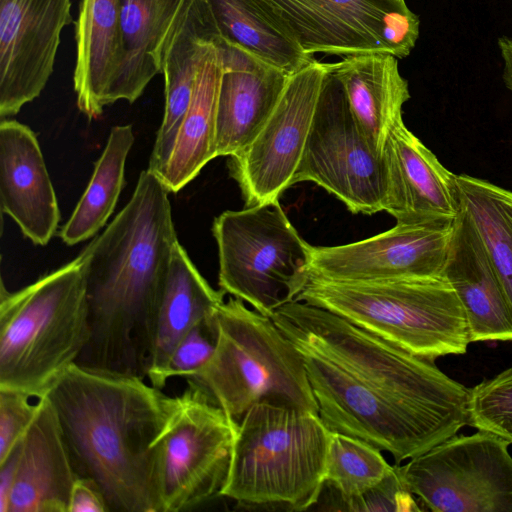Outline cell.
I'll list each match as a JSON object with an SVG mask.
<instances>
[{
    "instance_id": "1",
    "label": "cell",
    "mask_w": 512,
    "mask_h": 512,
    "mask_svg": "<svg viewBox=\"0 0 512 512\" xmlns=\"http://www.w3.org/2000/svg\"><path fill=\"white\" fill-rule=\"evenodd\" d=\"M272 320L303 359L318 415L396 465L467 425L469 389L434 363L321 307L292 300Z\"/></svg>"
},
{
    "instance_id": "2",
    "label": "cell",
    "mask_w": 512,
    "mask_h": 512,
    "mask_svg": "<svg viewBox=\"0 0 512 512\" xmlns=\"http://www.w3.org/2000/svg\"><path fill=\"white\" fill-rule=\"evenodd\" d=\"M169 191L149 169L105 230L82 251L90 336L75 363L147 378L156 317L178 240Z\"/></svg>"
},
{
    "instance_id": "3",
    "label": "cell",
    "mask_w": 512,
    "mask_h": 512,
    "mask_svg": "<svg viewBox=\"0 0 512 512\" xmlns=\"http://www.w3.org/2000/svg\"><path fill=\"white\" fill-rule=\"evenodd\" d=\"M77 477L95 481L110 511L162 512V437L177 405L144 379L73 364L46 395Z\"/></svg>"
},
{
    "instance_id": "4",
    "label": "cell",
    "mask_w": 512,
    "mask_h": 512,
    "mask_svg": "<svg viewBox=\"0 0 512 512\" xmlns=\"http://www.w3.org/2000/svg\"><path fill=\"white\" fill-rule=\"evenodd\" d=\"M90 336L84 255L32 284L0 292V389L40 399Z\"/></svg>"
},
{
    "instance_id": "5",
    "label": "cell",
    "mask_w": 512,
    "mask_h": 512,
    "mask_svg": "<svg viewBox=\"0 0 512 512\" xmlns=\"http://www.w3.org/2000/svg\"><path fill=\"white\" fill-rule=\"evenodd\" d=\"M331 432L317 413L254 404L236 425L220 496L248 509L308 510L325 486Z\"/></svg>"
},
{
    "instance_id": "6",
    "label": "cell",
    "mask_w": 512,
    "mask_h": 512,
    "mask_svg": "<svg viewBox=\"0 0 512 512\" xmlns=\"http://www.w3.org/2000/svg\"><path fill=\"white\" fill-rule=\"evenodd\" d=\"M213 355L187 378L237 425L257 403L318 414L301 354L271 317L230 297L214 313Z\"/></svg>"
},
{
    "instance_id": "7",
    "label": "cell",
    "mask_w": 512,
    "mask_h": 512,
    "mask_svg": "<svg viewBox=\"0 0 512 512\" xmlns=\"http://www.w3.org/2000/svg\"><path fill=\"white\" fill-rule=\"evenodd\" d=\"M294 300L329 310L433 361L464 354L471 343L465 310L444 276L358 282L310 276Z\"/></svg>"
},
{
    "instance_id": "8",
    "label": "cell",
    "mask_w": 512,
    "mask_h": 512,
    "mask_svg": "<svg viewBox=\"0 0 512 512\" xmlns=\"http://www.w3.org/2000/svg\"><path fill=\"white\" fill-rule=\"evenodd\" d=\"M219 286L271 317L296 298L310 277L313 246L289 221L279 201L228 210L215 218Z\"/></svg>"
},
{
    "instance_id": "9",
    "label": "cell",
    "mask_w": 512,
    "mask_h": 512,
    "mask_svg": "<svg viewBox=\"0 0 512 512\" xmlns=\"http://www.w3.org/2000/svg\"><path fill=\"white\" fill-rule=\"evenodd\" d=\"M307 54L408 56L420 21L404 0H254Z\"/></svg>"
},
{
    "instance_id": "10",
    "label": "cell",
    "mask_w": 512,
    "mask_h": 512,
    "mask_svg": "<svg viewBox=\"0 0 512 512\" xmlns=\"http://www.w3.org/2000/svg\"><path fill=\"white\" fill-rule=\"evenodd\" d=\"M509 445L486 431L454 435L395 469L432 511L512 512Z\"/></svg>"
},
{
    "instance_id": "11",
    "label": "cell",
    "mask_w": 512,
    "mask_h": 512,
    "mask_svg": "<svg viewBox=\"0 0 512 512\" xmlns=\"http://www.w3.org/2000/svg\"><path fill=\"white\" fill-rule=\"evenodd\" d=\"M311 181L341 200L352 213L384 210L383 157L368 143L350 110L344 89L327 63L305 149L293 184Z\"/></svg>"
},
{
    "instance_id": "12",
    "label": "cell",
    "mask_w": 512,
    "mask_h": 512,
    "mask_svg": "<svg viewBox=\"0 0 512 512\" xmlns=\"http://www.w3.org/2000/svg\"><path fill=\"white\" fill-rule=\"evenodd\" d=\"M188 383L162 437V512L189 510L220 496L229 473L236 424Z\"/></svg>"
},
{
    "instance_id": "13",
    "label": "cell",
    "mask_w": 512,
    "mask_h": 512,
    "mask_svg": "<svg viewBox=\"0 0 512 512\" xmlns=\"http://www.w3.org/2000/svg\"><path fill=\"white\" fill-rule=\"evenodd\" d=\"M326 71L327 63L315 59L290 75L258 135L230 157V174L238 183L246 206L276 201L293 185Z\"/></svg>"
},
{
    "instance_id": "14",
    "label": "cell",
    "mask_w": 512,
    "mask_h": 512,
    "mask_svg": "<svg viewBox=\"0 0 512 512\" xmlns=\"http://www.w3.org/2000/svg\"><path fill=\"white\" fill-rule=\"evenodd\" d=\"M454 221L397 223L361 241L313 246L310 276L345 282L443 276Z\"/></svg>"
},
{
    "instance_id": "15",
    "label": "cell",
    "mask_w": 512,
    "mask_h": 512,
    "mask_svg": "<svg viewBox=\"0 0 512 512\" xmlns=\"http://www.w3.org/2000/svg\"><path fill=\"white\" fill-rule=\"evenodd\" d=\"M71 0H0V117L37 98L54 71Z\"/></svg>"
},
{
    "instance_id": "16",
    "label": "cell",
    "mask_w": 512,
    "mask_h": 512,
    "mask_svg": "<svg viewBox=\"0 0 512 512\" xmlns=\"http://www.w3.org/2000/svg\"><path fill=\"white\" fill-rule=\"evenodd\" d=\"M382 157L384 211L397 223L424 224L457 218L461 205L456 175L440 163L403 119L391 128Z\"/></svg>"
},
{
    "instance_id": "17",
    "label": "cell",
    "mask_w": 512,
    "mask_h": 512,
    "mask_svg": "<svg viewBox=\"0 0 512 512\" xmlns=\"http://www.w3.org/2000/svg\"><path fill=\"white\" fill-rule=\"evenodd\" d=\"M222 60L216 156H233L258 135L286 87L290 74L222 38L215 42Z\"/></svg>"
},
{
    "instance_id": "18",
    "label": "cell",
    "mask_w": 512,
    "mask_h": 512,
    "mask_svg": "<svg viewBox=\"0 0 512 512\" xmlns=\"http://www.w3.org/2000/svg\"><path fill=\"white\" fill-rule=\"evenodd\" d=\"M0 199L25 237L49 243L61 218L57 197L35 133L8 118L0 123Z\"/></svg>"
},
{
    "instance_id": "19",
    "label": "cell",
    "mask_w": 512,
    "mask_h": 512,
    "mask_svg": "<svg viewBox=\"0 0 512 512\" xmlns=\"http://www.w3.org/2000/svg\"><path fill=\"white\" fill-rule=\"evenodd\" d=\"M220 34L206 0H186L166 42L164 116L152 148L149 169L159 177L172 153L189 108L198 69Z\"/></svg>"
},
{
    "instance_id": "20",
    "label": "cell",
    "mask_w": 512,
    "mask_h": 512,
    "mask_svg": "<svg viewBox=\"0 0 512 512\" xmlns=\"http://www.w3.org/2000/svg\"><path fill=\"white\" fill-rule=\"evenodd\" d=\"M443 276L465 310L471 342L512 341V308L468 214L454 221Z\"/></svg>"
},
{
    "instance_id": "21",
    "label": "cell",
    "mask_w": 512,
    "mask_h": 512,
    "mask_svg": "<svg viewBox=\"0 0 512 512\" xmlns=\"http://www.w3.org/2000/svg\"><path fill=\"white\" fill-rule=\"evenodd\" d=\"M37 404L36 415L19 441L8 512H68L77 475L53 404L47 396Z\"/></svg>"
},
{
    "instance_id": "22",
    "label": "cell",
    "mask_w": 512,
    "mask_h": 512,
    "mask_svg": "<svg viewBox=\"0 0 512 512\" xmlns=\"http://www.w3.org/2000/svg\"><path fill=\"white\" fill-rule=\"evenodd\" d=\"M122 0H81L75 21L74 90L78 109L89 119L111 105L122 65Z\"/></svg>"
},
{
    "instance_id": "23",
    "label": "cell",
    "mask_w": 512,
    "mask_h": 512,
    "mask_svg": "<svg viewBox=\"0 0 512 512\" xmlns=\"http://www.w3.org/2000/svg\"><path fill=\"white\" fill-rule=\"evenodd\" d=\"M328 65L344 89L358 127L370 146L382 155L387 136L402 120V107L410 98L397 57L369 52Z\"/></svg>"
},
{
    "instance_id": "24",
    "label": "cell",
    "mask_w": 512,
    "mask_h": 512,
    "mask_svg": "<svg viewBox=\"0 0 512 512\" xmlns=\"http://www.w3.org/2000/svg\"><path fill=\"white\" fill-rule=\"evenodd\" d=\"M225 292L215 290L200 274L177 240L172 248L160 299L147 379L162 389L167 383L170 357L184 335L210 317L224 302Z\"/></svg>"
},
{
    "instance_id": "25",
    "label": "cell",
    "mask_w": 512,
    "mask_h": 512,
    "mask_svg": "<svg viewBox=\"0 0 512 512\" xmlns=\"http://www.w3.org/2000/svg\"><path fill=\"white\" fill-rule=\"evenodd\" d=\"M186 0H122V65L111 94L135 102L162 74L166 42Z\"/></svg>"
},
{
    "instance_id": "26",
    "label": "cell",
    "mask_w": 512,
    "mask_h": 512,
    "mask_svg": "<svg viewBox=\"0 0 512 512\" xmlns=\"http://www.w3.org/2000/svg\"><path fill=\"white\" fill-rule=\"evenodd\" d=\"M222 74L215 44L198 69L194 91L172 153L158 177L169 192H178L216 156L217 103Z\"/></svg>"
},
{
    "instance_id": "27",
    "label": "cell",
    "mask_w": 512,
    "mask_h": 512,
    "mask_svg": "<svg viewBox=\"0 0 512 512\" xmlns=\"http://www.w3.org/2000/svg\"><path fill=\"white\" fill-rule=\"evenodd\" d=\"M220 37L290 75L312 63L254 0H206Z\"/></svg>"
},
{
    "instance_id": "28",
    "label": "cell",
    "mask_w": 512,
    "mask_h": 512,
    "mask_svg": "<svg viewBox=\"0 0 512 512\" xmlns=\"http://www.w3.org/2000/svg\"><path fill=\"white\" fill-rule=\"evenodd\" d=\"M134 141L132 125L112 127L85 192L60 230L66 245L93 237L110 218L125 183V163Z\"/></svg>"
},
{
    "instance_id": "29",
    "label": "cell",
    "mask_w": 512,
    "mask_h": 512,
    "mask_svg": "<svg viewBox=\"0 0 512 512\" xmlns=\"http://www.w3.org/2000/svg\"><path fill=\"white\" fill-rule=\"evenodd\" d=\"M456 187L512 308V191L466 174Z\"/></svg>"
},
{
    "instance_id": "30",
    "label": "cell",
    "mask_w": 512,
    "mask_h": 512,
    "mask_svg": "<svg viewBox=\"0 0 512 512\" xmlns=\"http://www.w3.org/2000/svg\"><path fill=\"white\" fill-rule=\"evenodd\" d=\"M395 471L382 451L370 443L340 432H331L325 485L350 506Z\"/></svg>"
},
{
    "instance_id": "31",
    "label": "cell",
    "mask_w": 512,
    "mask_h": 512,
    "mask_svg": "<svg viewBox=\"0 0 512 512\" xmlns=\"http://www.w3.org/2000/svg\"><path fill=\"white\" fill-rule=\"evenodd\" d=\"M467 424L512 444V368L469 389Z\"/></svg>"
},
{
    "instance_id": "32",
    "label": "cell",
    "mask_w": 512,
    "mask_h": 512,
    "mask_svg": "<svg viewBox=\"0 0 512 512\" xmlns=\"http://www.w3.org/2000/svg\"><path fill=\"white\" fill-rule=\"evenodd\" d=\"M214 313L191 328L179 341L168 363L166 372L168 379L171 377L187 379L211 358L217 343Z\"/></svg>"
},
{
    "instance_id": "33",
    "label": "cell",
    "mask_w": 512,
    "mask_h": 512,
    "mask_svg": "<svg viewBox=\"0 0 512 512\" xmlns=\"http://www.w3.org/2000/svg\"><path fill=\"white\" fill-rule=\"evenodd\" d=\"M19 391L0 389V460H3L21 440L31 425L38 404Z\"/></svg>"
},
{
    "instance_id": "34",
    "label": "cell",
    "mask_w": 512,
    "mask_h": 512,
    "mask_svg": "<svg viewBox=\"0 0 512 512\" xmlns=\"http://www.w3.org/2000/svg\"><path fill=\"white\" fill-rule=\"evenodd\" d=\"M68 512H110V508L95 481L86 477H77L71 488Z\"/></svg>"
},
{
    "instance_id": "35",
    "label": "cell",
    "mask_w": 512,
    "mask_h": 512,
    "mask_svg": "<svg viewBox=\"0 0 512 512\" xmlns=\"http://www.w3.org/2000/svg\"><path fill=\"white\" fill-rule=\"evenodd\" d=\"M18 460L19 442L3 460H0V512H8L16 480Z\"/></svg>"
},
{
    "instance_id": "36",
    "label": "cell",
    "mask_w": 512,
    "mask_h": 512,
    "mask_svg": "<svg viewBox=\"0 0 512 512\" xmlns=\"http://www.w3.org/2000/svg\"><path fill=\"white\" fill-rule=\"evenodd\" d=\"M498 47L503 60V82L507 89L512 92V39L505 36L499 38Z\"/></svg>"
}]
</instances>
